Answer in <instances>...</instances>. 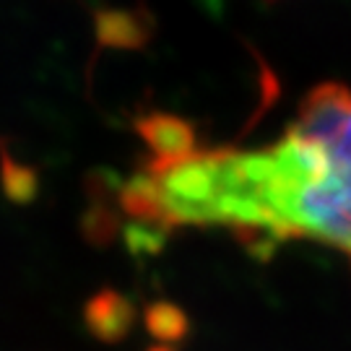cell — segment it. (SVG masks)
I'll return each mask as SVG.
<instances>
[{
	"label": "cell",
	"mask_w": 351,
	"mask_h": 351,
	"mask_svg": "<svg viewBox=\"0 0 351 351\" xmlns=\"http://www.w3.org/2000/svg\"><path fill=\"white\" fill-rule=\"evenodd\" d=\"M154 159L125 190L159 226H219L247 237L313 239L351 258V88L315 86L274 143L195 146L177 120L143 125Z\"/></svg>",
	"instance_id": "1"
}]
</instances>
